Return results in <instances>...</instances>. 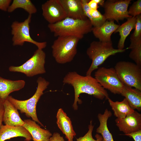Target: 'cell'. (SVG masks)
<instances>
[{
    "instance_id": "obj_3",
    "label": "cell",
    "mask_w": 141,
    "mask_h": 141,
    "mask_svg": "<svg viewBox=\"0 0 141 141\" xmlns=\"http://www.w3.org/2000/svg\"><path fill=\"white\" fill-rule=\"evenodd\" d=\"M37 82L38 86L36 92L29 99L25 100H20L11 96H9L7 99L21 113H24L27 117L31 118L33 120L44 127L37 117L36 106L38 102L43 94V91L47 88L50 83L42 77L38 78Z\"/></svg>"
},
{
    "instance_id": "obj_27",
    "label": "cell",
    "mask_w": 141,
    "mask_h": 141,
    "mask_svg": "<svg viewBox=\"0 0 141 141\" xmlns=\"http://www.w3.org/2000/svg\"><path fill=\"white\" fill-rule=\"evenodd\" d=\"M136 22L133 33L130 37L131 43L137 42L141 39V15L136 16Z\"/></svg>"
},
{
    "instance_id": "obj_22",
    "label": "cell",
    "mask_w": 141,
    "mask_h": 141,
    "mask_svg": "<svg viewBox=\"0 0 141 141\" xmlns=\"http://www.w3.org/2000/svg\"><path fill=\"white\" fill-rule=\"evenodd\" d=\"M126 21L119 25L114 33L118 32L120 36L118 45V49H124L126 39L131 31L134 29L136 22V17H132L127 19Z\"/></svg>"
},
{
    "instance_id": "obj_1",
    "label": "cell",
    "mask_w": 141,
    "mask_h": 141,
    "mask_svg": "<svg viewBox=\"0 0 141 141\" xmlns=\"http://www.w3.org/2000/svg\"><path fill=\"white\" fill-rule=\"evenodd\" d=\"M63 82L72 85L74 92V99L73 107L75 110L78 108L77 102L79 104L82 101L79 98L80 95L86 93L93 95L101 100L109 98L106 90L103 88L95 78L91 75L83 76L76 72H68L63 79Z\"/></svg>"
},
{
    "instance_id": "obj_15",
    "label": "cell",
    "mask_w": 141,
    "mask_h": 141,
    "mask_svg": "<svg viewBox=\"0 0 141 141\" xmlns=\"http://www.w3.org/2000/svg\"><path fill=\"white\" fill-rule=\"evenodd\" d=\"M114 21L107 20L101 26L93 27L92 31L94 36L99 41L103 42H112L111 36L119 26Z\"/></svg>"
},
{
    "instance_id": "obj_20",
    "label": "cell",
    "mask_w": 141,
    "mask_h": 141,
    "mask_svg": "<svg viewBox=\"0 0 141 141\" xmlns=\"http://www.w3.org/2000/svg\"><path fill=\"white\" fill-rule=\"evenodd\" d=\"M120 94L124 97L134 110H141V91L124 85Z\"/></svg>"
},
{
    "instance_id": "obj_33",
    "label": "cell",
    "mask_w": 141,
    "mask_h": 141,
    "mask_svg": "<svg viewBox=\"0 0 141 141\" xmlns=\"http://www.w3.org/2000/svg\"><path fill=\"white\" fill-rule=\"evenodd\" d=\"M87 4L89 7L92 9L97 10L99 7L98 4L95 0H89L87 3Z\"/></svg>"
},
{
    "instance_id": "obj_10",
    "label": "cell",
    "mask_w": 141,
    "mask_h": 141,
    "mask_svg": "<svg viewBox=\"0 0 141 141\" xmlns=\"http://www.w3.org/2000/svg\"><path fill=\"white\" fill-rule=\"evenodd\" d=\"M131 0H108L105 1L103 7V15L107 20H114L119 23L120 20L131 17L128 11V8Z\"/></svg>"
},
{
    "instance_id": "obj_35",
    "label": "cell",
    "mask_w": 141,
    "mask_h": 141,
    "mask_svg": "<svg viewBox=\"0 0 141 141\" xmlns=\"http://www.w3.org/2000/svg\"><path fill=\"white\" fill-rule=\"evenodd\" d=\"M95 1L98 5H99L102 7H103L105 2V0H95Z\"/></svg>"
},
{
    "instance_id": "obj_18",
    "label": "cell",
    "mask_w": 141,
    "mask_h": 141,
    "mask_svg": "<svg viewBox=\"0 0 141 141\" xmlns=\"http://www.w3.org/2000/svg\"><path fill=\"white\" fill-rule=\"evenodd\" d=\"M56 118L57 126L63 134L65 136L68 141H73L76 133L74 131L70 118L62 108L58 110Z\"/></svg>"
},
{
    "instance_id": "obj_12",
    "label": "cell",
    "mask_w": 141,
    "mask_h": 141,
    "mask_svg": "<svg viewBox=\"0 0 141 141\" xmlns=\"http://www.w3.org/2000/svg\"><path fill=\"white\" fill-rule=\"evenodd\" d=\"M116 125L124 134H130L141 130V114L134 111L125 117L116 118Z\"/></svg>"
},
{
    "instance_id": "obj_7",
    "label": "cell",
    "mask_w": 141,
    "mask_h": 141,
    "mask_svg": "<svg viewBox=\"0 0 141 141\" xmlns=\"http://www.w3.org/2000/svg\"><path fill=\"white\" fill-rule=\"evenodd\" d=\"M46 56L43 49H38L25 63L20 66H11L9 70L11 72L23 73L28 77L44 74L46 72L45 68Z\"/></svg>"
},
{
    "instance_id": "obj_9",
    "label": "cell",
    "mask_w": 141,
    "mask_h": 141,
    "mask_svg": "<svg viewBox=\"0 0 141 141\" xmlns=\"http://www.w3.org/2000/svg\"><path fill=\"white\" fill-rule=\"evenodd\" d=\"M95 76L104 89L115 94H121L124 85L119 79L114 68H99L95 72Z\"/></svg>"
},
{
    "instance_id": "obj_26",
    "label": "cell",
    "mask_w": 141,
    "mask_h": 141,
    "mask_svg": "<svg viewBox=\"0 0 141 141\" xmlns=\"http://www.w3.org/2000/svg\"><path fill=\"white\" fill-rule=\"evenodd\" d=\"M130 49L129 57L137 65L141 66V40L133 43H131L126 49Z\"/></svg>"
},
{
    "instance_id": "obj_23",
    "label": "cell",
    "mask_w": 141,
    "mask_h": 141,
    "mask_svg": "<svg viewBox=\"0 0 141 141\" xmlns=\"http://www.w3.org/2000/svg\"><path fill=\"white\" fill-rule=\"evenodd\" d=\"M112 115L111 112L106 109L103 114H99L97 116L100 123L97 128L96 132L100 133L102 138V141H114L111 133L107 126V122L108 118Z\"/></svg>"
},
{
    "instance_id": "obj_4",
    "label": "cell",
    "mask_w": 141,
    "mask_h": 141,
    "mask_svg": "<svg viewBox=\"0 0 141 141\" xmlns=\"http://www.w3.org/2000/svg\"><path fill=\"white\" fill-rule=\"evenodd\" d=\"M126 49L120 50L114 48L112 42L94 41L90 44L86 52L92 60L90 66L86 72V75H91L93 71L98 68L110 56L125 52Z\"/></svg>"
},
{
    "instance_id": "obj_28",
    "label": "cell",
    "mask_w": 141,
    "mask_h": 141,
    "mask_svg": "<svg viewBox=\"0 0 141 141\" xmlns=\"http://www.w3.org/2000/svg\"><path fill=\"white\" fill-rule=\"evenodd\" d=\"M93 128L94 126L92 124V121H91L90 124L89 126V130L83 136L77 138V141H102V136L98 133L95 135L96 139L93 138L92 133Z\"/></svg>"
},
{
    "instance_id": "obj_34",
    "label": "cell",
    "mask_w": 141,
    "mask_h": 141,
    "mask_svg": "<svg viewBox=\"0 0 141 141\" xmlns=\"http://www.w3.org/2000/svg\"><path fill=\"white\" fill-rule=\"evenodd\" d=\"M4 112L3 102L0 101V127L2 125Z\"/></svg>"
},
{
    "instance_id": "obj_8",
    "label": "cell",
    "mask_w": 141,
    "mask_h": 141,
    "mask_svg": "<svg viewBox=\"0 0 141 141\" xmlns=\"http://www.w3.org/2000/svg\"><path fill=\"white\" fill-rule=\"evenodd\" d=\"M32 15H29L23 22L15 21L11 25V34L13 36L12 41L14 46H22L25 42H28L36 45L38 49H43L47 45L45 42H38L33 40L30 33V24L31 21Z\"/></svg>"
},
{
    "instance_id": "obj_16",
    "label": "cell",
    "mask_w": 141,
    "mask_h": 141,
    "mask_svg": "<svg viewBox=\"0 0 141 141\" xmlns=\"http://www.w3.org/2000/svg\"><path fill=\"white\" fill-rule=\"evenodd\" d=\"M23 125L29 132L33 141H49L52 136L48 130L41 128L36 122L30 119L24 120Z\"/></svg>"
},
{
    "instance_id": "obj_30",
    "label": "cell",
    "mask_w": 141,
    "mask_h": 141,
    "mask_svg": "<svg viewBox=\"0 0 141 141\" xmlns=\"http://www.w3.org/2000/svg\"><path fill=\"white\" fill-rule=\"evenodd\" d=\"M11 1V0H0V10L7 11Z\"/></svg>"
},
{
    "instance_id": "obj_21",
    "label": "cell",
    "mask_w": 141,
    "mask_h": 141,
    "mask_svg": "<svg viewBox=\"0 0 141 141\" xmlns=\"http://www.w3.org/2000/svg\"><path fill=\"white\" fill-rule=\"evenodd\" d=\"M89 0H81L85 15L90 21L93 26L98 27L102 26L107 20L104 16L97 10L91 9L88 6Z\"/></svg>"
},
{
    "instance_id": "obj_25",
    "label": "cell",
    "mask_w": 141,
    "mask_h": 141,
    "mask_svg": "<svg viewBox=\"0 0 141 141\" xmlns=\"http://www.w3.org/2000/svg\"><path fill=\"white\" fill-rule=\"evenodd\" d=\"M19 8L24 9L30 15L35 14L37 11L36 7L30 0H14L7 11L11 13Z\"/></svg>"
},
{
    "instance_id": "obj_19",
    "label": "cell",
    "mask_w": 141,
    "mask_h": 141,
    "mask_svg": "<svg viewBox=\"0 0 141 141\" xmlns=\"http://www.w3.org/2000/svg\"><path fill=\"white\" fill-rule=\"evenodd\" d=\"M66 11L67 17L84 20L87 18L85 15L81 0H60Z\"/></svg>"
},
{
    "instance_id": "obj_2",
    "label": "cell",
    "mask_w": 141,
    "mask_h": 141,
    "mask_svg": "<svg viewBox=\"0 0 141 141\" xmlns=\"http://www.w3.org/2000/svg\"><path fill=\"white\" fill-rule=\"evenodd\" d=\"M48 26L55 37L73 36L80 40L91 32L93 27L88 19L82 20L68 17L57 23L49 24Z\"/></svg>"
},
{
    "instance_id": "obj_32",
    "label": "cell",
    "mask_w": 141,
    "mask_h": 141,
    "mask_svg": "<svg viewBox=\"0 0 141 141\" xmlns=\"http://www.w3.org/2000/svg\"><path fill=\"white\" fill-rule=\"evenodd\" d=\"M49 141H65V140L59 133L55 132L50 138Z\"/></svg>"
},
{
    "instance_id": "obj_29",
    "label": "cell",
    "mask_w": 141,
    "mask_h": 141,
    "mask_svg": "<svg viewBox=\"0 0 141 141\" xmlns=\"http://www.w3.org/2000/svg\"><path fill=\"white\" fill-rule=\"evenodd\" d=\"M129 15L132 17H135L141 14V0H138L134 2L128 10Z\"/></svg>"
},
{
    "instance_id": "obj_13",
    "label": "cell",
    "mask_w": 141,
    "mask_h": 141,
    "mask_svg": "<svg viewBox=\"0 0 141 141\" xmlns=\"http://www.w3.org/2000/svg\"><path fill=\"white\" fill-rule=\"evenodd\" d=\"M3 121L10 126H23L24 122L21 118L17 109L7 98L3 102Z\"/></svg>"
},
{
    "instance_id": "obj_24",
    "label": "cell",
    "mask_w": 141,
    "mask_h": 141,
    "mask_svg": "<svg viewBox=\"0 0 141 141\" xmlns=\"http://www.w3.org/2000/svg\"><path fill=\"white\" fill-rule=\"evenodd\" d=\"M108 99L114 112V116L117 118H124L134 111L131 107L128 101L125 98L121 102H114L109 98Z\"/></svg>"
},
{
    "instance_id": "obj_31",
    "label": "cell",
    "mask_w": 141,
    "mask_h": 141,
    "mask_svg": "<svg viewBox=\"0 0 141 141\" xmlns=\"http://www.w3.org/2000/svg\"><path fill=\"white\" fill-rule=\"evenodd\" d=\"M124 135L132 138L135 141H141V130Z\"/></svg>"
},
{
    "instance_id": "obj_6",
    "label": "cell",
    "mask_w": 141,
    "mask_h": 141,
    "mask_svg": "<svg viewBox=\"0 0 141 141\" xmlns=\"http://www.w3.org/2000/svg\"><path fill=\"white\" fill-rule=\"evenodd\" d=\"M114 68L124 85L141 91V66L130 62L120 61Z\"/></svg>"
},
{
    "instance_id": "obj_5",
    "label": "cell",
    "mask_w": 141,
    "mask_h": 141,
    "mask_svg": "<svg viewBox=\"0 0 141 141\" xmlns=\"http://www.w3.org/2000/svg\"><path fill=\"white\" fill-rule=\"evenodd\" d=\"M79 40L73 36L57 37L51 46L52 55L56 62L64 64L72 61L77 54Z\"/></svg>"
},
{
    "instance_id": "obj_14",
    "label": "cell",
    "mask_w": 141,
    "mask_h": 141,
    "mask_svg": "<svg viewBox=\"0 0 141 141\" xmlns=\"http://www.w3.org/2000/svg\"><path fill=\"white\" fill-rule=\"evenodd\" d=\"M18 137L24 138L26 141L32 140L30 133L23 126L13 127L2 124L0 126V141H5Z\"/></svg>"
},
{
    "instance_id": "obj_17",
    "label": "cell",
    "mask_w": 141,
    "mask_h": 141,
    "mask_svg": "<svg viewBox=\"0 0 141 141\" xmlns=\"http://www.w3.org/2000/svg\"><path fill=\"white\" fill-rule=\"evenodd\" d=\"M25 84L24 80H13L0 76V101L3 102L11 93L22 89Z\"/></svg>"
},
{
    "instance_id": "obj_11",
    "label": "cell",
    "mask_w": 141,
    "mask_h": 141,
    "mask_svg": "<svg viewBox=\"0 0 141 141\" xmlns=\"http://www.w3.org/2000/svg\"><path fill=\"white\" fill-rule=\"evenodd\" d=\"M42 15L50 24H54L67 17L60 0H49L42 5Z\"/></svg>"
}]
</instances>
